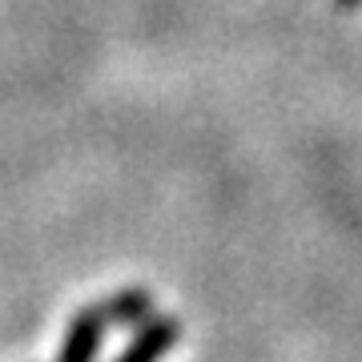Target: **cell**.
I'll use <instances>...</instances> for the list:
<instances>
[{
  "mask_svg": "<svg viewBox=\"0 0 362 362\" xmlns=\"http://www.w3.org/2000/svg\"><path fill=\"white\" fill-rule=\"evenodd\" d=\"M97 306H101L105 322H109V326H125V330H137V326H145L157 314L153 294L141 290V286H125V290L109 294L105 302H97Z\"/></svg>",
  "mask_w": 362,
  "mask_h": 362,
  "instance_id": "3957f363",
  "label": "cell"
},
{
  "mask_svg": "<svg viewBox=\"0 0 362 362\" xmlns=\"http://www.w3.org/2000/svg\"><path fill=\"white\" fill-rule=\"evenodd\" d=\"M334 4H338V8H346V13H350V8H358L362 0H334Z\"/></svg>",
  "mask_w": 362,
  "mask_h": 362,
  "instance_id": "277c9868",
  "label": "cell"
},
{
  "mask_svg": "<svg viewBox=\"0 0 362 362\" xmlns=\"http://www.w3.org/2000/svg\"><path fill=\"white\" fill-rule=\"evenodd\" d=\"M177 338H181L177 318H157L153 314L145 326H137V338L121 350V358L117 362H161L169 350L177 346Z\"/></svg>",
  "mask_w": 362,
  "mask_h": 362,
  "instance_id": "7a4b0ae2",
  "label": "cell"
},
{
  "mask_svg": "<svg viewBox=\"0 0 362 362\" xmlns=\"http://www.w3.org/2000/svg\"><path fill=\"white\" fill-rule=\"evenodd\" d=\"M105 314L101 306H85V310L73 314V322L65 330V342L57 350V362H97V350H101L105 338Z\"/></svg>",
  "mask_w": 362,
  "mask_h": 362,
  "instance_id": "6da1fadb",
  "label": "cell"
}]
</instances>
